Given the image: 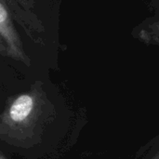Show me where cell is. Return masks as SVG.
I'll use <instances>...</instances> for the list:
<instances>
[{
    "mask_svg": "<svg viewBox=\"0 0 159 159\" xmlns=\"http://www.w3.org/2000/svg\"><path fill=\"white\" fill-rule=\"evenodd\" d=\"M151 159H159V151Z\"/></svg>",
    "mask_w": 159,
    "mask_h": 159,
    "instance_id": "6",
    "label": "cell"
},
{
    "mask_svg": "<svg viewBox=\"0 0 159 159\" xmlns=\"http://www.w3.org/2000/svg\"><path fill=\"white\" fill-rule=\"evenodd\" d=\"M18 5L20 6V7L22 8V10L26 13V14H31L34 16V0H15Z\"/></svg>",
    "mask_w": 159,
    "mask_h": 159,
    "instance_id": "4",
    "label": "cell"
},
{
    "mask_svg": "<svg viewBox=\"0 0 159 159\" xmlns=\"http://www.w3.org/2000/svg\"><path fill=\"white\" fill-rule=\"evenodd\" d=\"M51 111L42 84L36 82L30 91L7 101L0 114V140L22 148L39 143Z\"/></svg>",
    "mask_w": 159,
    "mask_h": 159,
    "instance_id": "1",
    "label": "cell"
},
{
    "mask_svg": "<svg viewBox=\"0 0 159 159\" xmlns=\"http://www.w3.org/2000/svg\"><path fill=\"white\" fill-rule=\"evenodd\" d=\"M0 54L3 56H7V50L6 44L1 36H0Z\"/></svg>",
    "mask_w": 159,
    "mask_h": 159,
    "instance_id": "5",
    "label": "cell"
},
{
    "mask_svg": "<svg viewBox=\"0 0 159 159\" xmlns=\"http://www.w3.org/2000/svg\"><path fill=\"white\" fill-rule=\"evenodd\" d=\"M139 37L146 43L159 44V20L147 25L139 33Z\"/></svg>",
    "mask_w": 159,
    "mask_h": 159,
    "instance_id": "3",
    "label": "cell"
},
{
    "mask_svg": "<svg viewBox=\"0 0 159 159\" xmlns=\"http://www.w3.org/2000/svg\"><path fill=\"white\" fill-rule=\"evenodd\" d=\"M0 159H7V157H5V156H4L3 154H2V153L0 152Z\"/></svg>",
    "mask_w": 159,
    "mask_h": 159,
    "instance_id": "7",
    "label": "cell"
},
{
    "mask_svg": "<svg viewBox=\"0 0 159 159\" xmlns=\"http://www.w3.org/2000/svg\"><path fill=\"white\" fill-rule=\"evenodd\" d=\"M0 36L4 40L7 57L30 65V59L25 54L22 42L14 26L9 7L5 0H0Z\"/></svg>",
    "mask_w": 159,
    "mask_h": 159,
    "instance_id": "2",
    "label": "cell"
}]
</instances>
